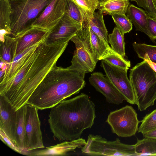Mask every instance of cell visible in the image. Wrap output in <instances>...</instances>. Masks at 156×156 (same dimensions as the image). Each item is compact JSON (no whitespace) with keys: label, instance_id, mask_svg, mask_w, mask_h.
I'll return each mask as SVG.
<instances>
[{"label":"cell","instance_id":"8992f818","mask_svg":"<svg viewBox=\"0 0 156 156\" xmlns=\"http://www.w3.org/2000/svg\"><path fill=\"white\" fill-rule=\"evenodd\" d=\"M82 152L91 156H136L134 145L124 144L118 138L108 141L100 135H88Z\"/></svg>","mask_w":156,"mask_h":156},{"label":"cell","instance_id":"4316f807","mask_svg":"<svg viewBox=\"0 0 156 156\" xmlns=\"http://www.w3.org/2000/svg\"><path fill=\"white\" fill-rule=\"evenodd\" d=\"M132 45L139 58L143 59L147 54L152 62L156 63V45L136 42L133 43Z\"/></svg>","mask_w":156,"mask_h":156},{"label":"cell","instance_id":"7a4b0ae2","mask_svg":"<svg viewBox=\"0 0 156 156\" xmlns=\"http://www.w3.org/2000/svg\"><path fill=\"white\" fill-rule=\"evenodd\" d=\"M48 122L54 139L70 141L91 128L96 117L95 105L85 94L64 100L51 108Z\"/></svg>","mask_w":156,"mask_h":156},{"label":"cell","instance_id":"ac0fdd59","mask_svg":"<svg viewBox=\"0 0 156 156\" xmlns=\"http://www.w3.org/2000/svg\"><path fill=\"white\" fill-rule=\"evenodd\" d=\"M26 105L16 110L17 127L16 129V146L23 152V154L28 155L27 151V139L26 130L27 108Z\"/></svg>","mask_w":156,"mask_h":156},{"label":"cell","instance_id":"5b68a950","mask_svg":"<svg viewBox=\"0 0 156 156\" xmlns=\"http://www.w3.org/2000/svg\"><path fill=\"white\" fill-rule=\"evenodd\" d=\"M53 0H12L10 36H22L33 27L31 25L44 9Z\"/></svg>","mask_w":156,"mask_h":156},{"label":"cell","instance_id":"4fadbf2b","mask_svg":"<svg viewBox=\"0 0 156 156\" xmlns=\"http://www.w3.org/2000/svg\"><path fill=\"white\" fill-rule=\"evenodd\" d=\"M90 84L105 97L108 103L119 105L124 98L110 81L102 73L94 72L89 78Z\"/></svg>","mask_w":156,"mask_h":156},{"label":"cell","instance_id":"f1b7e54d","mask_svg":"<svg viewBox=\"0 0 156 156\" xmlns=\"http://www.w3.org/2000/svg\"><path fill=\"white\" fill-rule=\"evenodd\" d=\"M65 12L74 21L82 25L84 22L82 12L79 6L72 0H66Z\"/></svg>","mask_w":156,"mask_h":156},{"label":"cell","instance_id":"9c48e42d","mask_svg":"<svg viewBox=\"0 0 156 156\" xmlns=\"http://www.w3.org/2000/svg\"><path fill=\"white\" fill-rule=\"evenodd\" d=\"M101 66L106 76L110 81L128 103L136 104V99L133 87L127 73L128 69H122L113 66L103 60Z\"/></svg>","mask_w":156,"mask_h":156},{"label":"cell","instance_id":"f35d334b","mask_svg":"<svg viewBox=\"0 0 156 156\" xmlns=\"http://www.w3.org/2000/svg\"><path fill=\"white\" fill-rule=\"evenodd\" d=\"M156 1V0H155Z\"/></svg>","mask_w":156,"mask_h":156},{"label":"cell","instance_id":"cb8c5ba5","mask_svg":"<svg viewBox=\"0 0 156 156\" xmlns=\"http://www.w3.org/2000/svg\"><path fill=\"white\" fill-rule=\"evenodd\" d=\"M124 35L117 27H115L112 33L108 35V43L112 51L123 57L126 56Z\"/></svg>","mask_w":156,"mask_h":156},{"label":"cell","instance_id":"d4e9b609","mask_svg":"<svg viewBox=\"0 0 156 156\" xmlns=\"http://www.w3.org/2000/svg\"><path fill=\"white\" fill-rule=\"evenodd\" d=\"M79 6L83 14L82 25H89L93 13L97 9L100 0H72Z\"/></svg>","mask_w":156,"mask_h":156},{"label":"cell","instance_id":"8d00e7d4","mask_svg":"<svg viewBox=\"0 0 156 156\" xmlns=\"http://www.w3.org/2000/svg\"></svg>","mask_w":156,"mask_h":156},{"label":"cell","instance_id":"3957f363","mask_svg":"<svg viewBox=\"0 0 156 156\" xmlns=\"http://www.w3.org/2000/svg\"><path fill=\"white\" fill-rule=\"evenodd\" d=\"M85 74L78 69L55 65L36 88L27 104L40 110L53 108L84 87Z\"/></svg>","mask_w":156,"mask_h":156},{"label":"cell","instance_id":"52a82bcc","mask_svg":"<svg viewBox=\"0 0 156 156\" xmlns=\"http://www.w3.org/2000/svg\"><path fill=\"white\" fill-rule=\"evenodd\" d=\"M106 122L113 133L119 137H127L135 135L140 121L138 120L137 113L133 108L126 105L110 112Z\"/></svg>","mask_w":156,"mask_h":156},{"label":"cell","instance_id":"484cf974","mask_svg":"<svg viewBox=\"0 0 156 156\" xmlns=\"http://www.w3.org/2000/svg\"><path fill=\"white\" fill-rule=\"evenodd\" d=\"M12 8L9 0H0V29L11 34V15Z\"/></svg>","mask_w":156,"mask_h":156},{"label":"cell","instance_id":"44dd1931","mask_svg":"<svg viewBox=\"0 0 156 156\" xmlns=\"http://www.w3.org/2000/svg\"><path fill=\"white\" fill-rule=\"evenodd\" d=\"M99 1L97 9L103 13L126 14L129 5V0H103Z\"/></svg>","mask_w":156,"mask_h":156},{"label":"cell","instance_id":"e575fe53","mask_svg":"<svg viewBox=\"0 0 156 156\" xmlns=\"http://www.w3.org/2000/svg\"><path fill=\"white\" fill-rule=\"evenodd\" d=\"M143 59L147 62L151 67L156 73V63L152 62L147 54L144 55L143 58Z\"/></svg>","mask_w":156,"mask_h":156},{"label":"cell","instance_id":"4dcf8cb0","mask_svg":"<svg viewBox=\"0 0 156 156\" xmlns=\"http://www.w3.org/2000/svg\"><path fill=\"white\" fill-rule=\"evenodd\" d=\"M109 64L122 69H128L131 66L130 62L114 52L105 57L103 59Z\"/></svg>","mask_w":156,"mask_h":156},{"label":"cell","instance_id":"277c9868","mask_svg":"<svg viewBox=\"0 0 156 156\" xmlns=\"http://www.w3.org/2000/svg\"><path fill=\"white\" fill-rule=\"evenodd\" d=\"M129 80L140 111L154 105L156 100V73L146 61L137 64L129 71Z\"/></svg>","mask_w":156,"mask_h":156},{"label":"cell","instance_id":"2e32d148","mask_svg":"<svg viewBox=\"0 0 156 156\" xmlns=\"http://www.w3.org/2000/svg\"><path fill=\"white\" fill-rule=\"evenodd\" d=\"M87 141L83 138L70 141H66L56 145L48 147L45 149L30 151V156H64L67 155L69 152L75 151L78 148H82L85 146Z\"/></svg>","mask_w":156,"mask_h":156},{"label":"cell","instance_id":"8fae6325","mask_svg":"<svg viewBox=\"0 0 156 156\" xmlns=\"http://www.w3.org/2000/svg\"><path fill=\"white\" fill-rule=\"evenodd\" d=\"M66 0H53L32 24V27L50 31L58 23L66 12Z\"/></svg>","mask_w":156,"mask_h":156},{"label":"cell","instance_id":"d6a6232c","mask_svg":"<svg viewBox=\"0 0 156 156\" xmlns=\"http://www.w3.org/2000/svg\"><path fill=\"white\" fill-rule=\"evenodd\" d=\"M147 24L151 37L150 39L154 41L156 39V18L147 16Z\"/></svg>","mask_w":156,"mask_h":156},{"label":"cell","instance_id":"6da1fadb","mask_svg":"<svg viewBox=\"0 0 156 156\" xmlns=\"http://www.w3.org/2000/svg\"><path fill=\"white\" fill-rule=\"evenodd\" d=\"M46 37L17 55L0 78V95L16 111L27 105L36 88L56 63L68 42L47 46Z\"/></svg>","mask_w":156,"mask_h":156},{"label":"cell","instance_id":"603a6c76","mask_svg":"<svg viewBox=\"0 0 156 156\" xmlns=\"http://www.w3.org/2000/svg\"><path fill=\"white\" fill-rule=\"evenodd\" d=\"M134 147L136 156H156V139L144 137L137 139Z\"/></svg>","mask_w":156,"mask_h":156},{"label":"cell","instance_id":"ba28073f","mask_svg":"<svg viewBox=\"0 0 156 156\" xmlns=\"http://www.w3.org/2000/svg\"><path fill=\"white\" fill-rule=\"evenodd\" d=\"M76 34L96 63L113 51L109 43L100 37L89 25H83Z\"/></svg>","mask_w":156,"mask_h":156},{"label":"cell","instance_id":"7402d4cb","mask_svg":"<svg viewBox=\"0 0 156 156\" xmlns=\"http://www.w3.org/2000/svg\"><path fill=\"white\" fill-rule=\"evenodd\" d=\"M89 25L94 32L108 43V35L105 25L103 13L102 12L99 10L93 13L89 22Z\"/></svg>","mask_w":156,"mask_h":156},{"label":"cell","instance_id":"f546056e","mask_svg":"<svg viewBox=\"0 0 156 156\" xmlns=\"http://www.w3.org/2000/svg\"><path fill=\"white\" fill-rule=\"evenodd\" d=\"M117 27L124 34L132 29V23L126 14H114L111 15Z\"/></svg>","mask_w":156,"mask_h":156},{"label":"cell","instance_id":"ffe728a7","mask_svg":"<svg viewBox=\"0 0 156 156\" xmlns=\"http://www.w3.org/2000/svg\"><path fill=\"white\" fill-rule=\"evenodd\" d=\"M16 45L15 37L0 33V60L7 65L11 64L15 56Z\"/></svg>","mask_w":156,"mask_h":156},{"label":"cell","instance_id":"74e56055","mask_svg":"<svg viewBox=\"0 0 156 156\" xmlns=\"http://www.w3.org/2000/svg\"><path fill=\"white\" fill-rule=\"evenodd\" d=\"M9 1H11V0H9Z\"/></svg>","mask_w":156,"mask_h":156},{"label":"cell","instance_id":"836d02e7","mask_svg":"<svg viewBox=\"0 0 156 156\" xmlns=\"http://www.w3.org/2000/svg\"><path fill=\"white\" fill-rule=\"evenodd\" d=\"M0 138L2 141L8 147L15 151L23 154L22 151L5 135L4 132L0 129Z\"/></svg>","mask_w":156,"mask_h":156},{"label":"cell","instance_id":"d6986e66","mask_svg":"<svg viewBox=\"0 0 156 156\" xmlns=\"http://www.w3.org/2000/svg\"><path fill=\"white\" fill-rule=\"evenodd\" d=\"M126 13V16L135 26L136 30L144 33L150 39L147 24L148 15L145 11L131 4L128 7Z\"/></svg>","mask_w":156,"mask_h":156},{"label":"cell","instance_id":"9a60e30c","mask_svg":"<svg viewBox=\"0 0 156 156\" xmlns=\"http://www.w3.org/2000/svg\"><path fill=\"white\" fill-rule=\"evenodd\" d=\"M70 40L75 45L71 65L69 68L79 70L85 73L91 72L94 69L96 64L85 48L82 41L76 34Z\"/></svg>","mask_w":156,"mask_h":156},{"label":"cell","instance_id":"1f68e13d","mask_svg":"<svg viewBox=\"0 0 156 156\" xmlns=\"http://www.w3.org/2000/svg\"><path fill=\"white\" fill-rule=\"evenodd\" d=\"M136 2L137 5L145 10L147 15L156 18V1L155 0H129Z\"/></svg>","mask_w":156,"mask_h":156},{"label":"cell","instance_id":"5bb4252c","mask_svg":"<svg viewBox=\"0 0 156 156\" xmlns=\"http://www.w3.org/2000/svg\"><path fill=\"white\" fill-rule=\"evenodd\" d=\"M0 129L16 146V111L0 95Z\"/></svg>","mask_w":156,"mask_h":156},{"label":"cell","instance_id":"83f0119b","mask_svg":"<svg viewBox=\"0 0 156 156\" xmlns=\"http://www.w3.org/2000/svg\"><path fill=\"white\" fill-rule=\"evenodd\" d=\"M141 124L138 128V133L143 135L147 132L156 129V109L147 114L140 121Z\"/></svg>","mask_w":156,"mask_h":156},{"label":"cell","instance_id":"d590c367","mask_svg":"<svg viewBox=\"0 0 156 156\" xmlns=\"http://www.w3.org/2000/svg\"><path fill=\"white\" fill-rule=\"evenodd\" d=\"M143 136L144 137L156 139V129L147 133Z\"/></svg>","mask_w":156,"mask_h":156},{"label":"cell","instance_id":"30bf717a","mask_svg":"<svg viewBox=\"0 0 156 156\" xmlns=\"http://www.w3.org/2000/svg\"><path fill=\"white\" fill-rule=\"evenodd\" d=\"M65 12L61 19L48 33L44 42L46 45L54 46L68 42L82 28Z\"/></svg>","mask_w":156,"mask_h":156},{"label":"cell","instance_id":"7c38bea8","mask_svg":"<svg viewBox=\"0 0 156 156\" xmlns=\"http://www.w3.org/2000/svg\"><path fill=\"white\" fill-rule=\"evenodd\" d=\"M38 109L33 106L27 105L26 125L27 139V151L44 148L41 122L39 119Z\"/></svg>","mask_w":156,"mask_h":156},{"label":"cell","instance_id":"e0dca14e","mask_svg":"<svg viewBox=\"0 0 156 156\" xmlns=\"http://www.w3.org/2000/svg\"><path fill=\"white\" fill-rule=\"evenodd\" d=\"M48 32L33 27L27 33L22 36L15 37L16 42L15 56L46 37Z\"/></svg>","mask_w":156,"mask_h":156}]
</instances>
